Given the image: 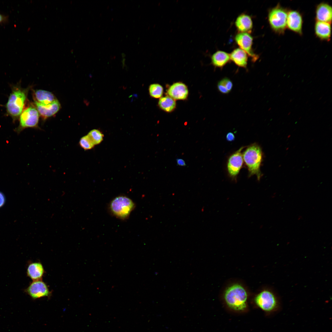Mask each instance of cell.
I'll list each match as a JSON object with an SVG mask.
<instances>
[{"mask_svg":"<svg viewBox=\"0 0 332 332\" xmlns=\"http://www.w3.org/2000/svg\"><path fill=\"white\" fill-rule=\"evenodd\" d=\"M231 59L236 65L246 68L247 65V54L240 48L234 50L230 54Z\"/></svg>","mask_w":332,"mask_h":332,"instance_id":"18","label":"cell"},{"mask_svg":"<svg viewBox=\"0 0 332 332\" xmlns=\"http://www.w3.org/2000/svg\"><path fill=\"white\" fill-rule=\"evenodd\" d=\"M235 40L240 48L251 57L253 61H256L258 59V56L252 51L253 38L250 34L247 33H239L236 35Z\"/></svg>","mask_w":332,"mask_h":332,"instance_id":"8","label":"cell"},{"mask_svg":"<svg viewBox=\"0 0 332 332\" xmlns=\"http://www.w3.org/2000/svg\"><path fill=\"white\" fill-rule=\"evenodd\" d=\"M44 271V267L41 263L34 262L28 265L27 274L33 281L42 280Z\"/></svg>","mask_w":332,"mask_h":332,"instance_id":"17","label":"cell"},{"mask_svg":"<svg viewBox=\"0 0 332 332\" xmlns=\"http://www.w3.org/2000/svg\"><path fill=\"white\" fill-rule=\"evenodd\" d=\"M332 6L327 2H322L318 5L315 9V19L317 21L331 23Z\"/></svg>","mask_w":332,"mask_h":332,"instance_id":"13","label":"cell"},{"mask_svg":"<svg viewBox=\"0 0 332 332\" xmlns=\"http://www.w3.org/2000/svg\"><path fill=\"white\" fill-rule=\"evenodd\" d=\"M5 202V198L3 194L0 192V207H2Z\"/></svg>","mask_w":332,"mask_h":332,"instance_id":"29","label":"cell"},{"mask_svg":"<svg viewBox=\"0 0 332 332\" xmlns=\"http://www.w3.org/2000/svg\"><path fill=\"white\" fill-rule=\"evenodd\" d=\"M235 138L234 134L232 132L228 133L226 136L227 140L229 141L233 140Z\"/></svg>","mask_w":332,"mask_h":332,"instance_id":"28","label":"cell"},{"mask_svg":"<svg viewBox=\"0 0 332 332\" xmlns=\"http://www.w3.org/2000/svg\"><path fill=\"white\" fill-rule=\"evenodd\" d=\"M176 161L177 164L179 166H185L186 165L185 161L182 159L177 158L176 159Z\"/></svg>","mask_w":332,"mask_h":332,"instance_id":"27","label":"cell"},{"mask_svg":"<svg viewBox=\"0 0 332 332\" xmlns=\"http://www.w3.org/2000/svg\"><path fill=\"white\" fill-rule=\"evenodd\" d=\"M254 301L259 308L267 313L277 312L280 309V298L271 289L267 288L261 290L256 295Z\"/></svg>","mask_w":332,"mask_h":332,"instance_id":"2","label":"cell"},{"mask_svg":"<svg viewBox=\"0 0 332 332\" xmlns=\"http://www.w3.org/2000/svg\"><path fill=\"white\" fill-rule=\"evenodd\" d=\"M223 297L227 305L236 311H243L247 307V292L244 287L238 283L228 287L224 292Z\"/></svg>","mask_w":332,"mask_h":332,"instance_id":"1","label":"cell"},{"mask_svg":"<svg viewBox=\"0 0 332 332\" xmlns=\"http://www.w3.org/2000/svg\"><path fill=\"white\" fill-rule=\"evenodd\" d=\"M219 82L226 87L229 92L231 90L233 86V83L229 78L225 77Z\"/></svg>","mask_w":332,"mask_h":332,"instance_id":"25","label":"cell"},{"mask_svg":"<svg viewBox=\"0 0 332 332\" xmlns=\"http://www.w3.org/2000/svg\"><path fill=\"white\" fill-rule=\"evenodd\" d=\"M26 91L20 87L12 89L6 105L8 113L14 120L22 113L26 98Z\"/></svg>","mask_w":332,"mask_h":332,"instance_id":"4","label":"cell"},{"mask_svg":"<svg viewBox=\"0 0 332 332\" xmlns=\"http://www.w3.org/2000/svg\"><path fill=\"white\" fill-rule=\"evenodd\" d=\"M243 147L232 154L228 159L227 168L229 173L232 177H236L239 173L243 163L241 151Z\"/></svg>","mask_w":332,"mask_h":332,"instance_id":"11","label":"cell"},{"mask_svg":"<svg viewBox=\"0 0 332 332\" xmlns=\"http://www.w3.org/2000/svg\"><path fill=\"white\" fill-rule=\"evenodd\" d=\"M4 19L3 16L0 14V23L2 22Z\"/></svg>","mask_w":332,"mask_h":332,"instance_id":"30","label":"cell"},{"mask_svg":"<svg viewBox=\"0 0 332 332\" xmlns=\"http://www.w3.org/2000/svg\"><path fill=\"white\" fill-rule=\"evenodd\" d=\"M135 207V204L131 199L123 196L114 198L109 205L112 213L117 217L123 219L128 218Z\"/></svg>","mask_w":332,"mask_h":332,"instance_id":"6","label":"cell"},{"mask_svg":"<svg viewBox=\"0 0 332 332\" xmlns=\"http://www.w3.org/2000/svg\"><path fill=\"white\" fill-rule=\"evenodd\" d=\"M34 98L35 101L44 105L51 103L57 100L51 92L41 89L35 92Z\"/></svg>","mask_w":332,"mask_h":332,"instance_id":"19","label":"cell"},{"mask_svg":"<svg viewBox=\"0 0 332 332\" xmlns=\"http://www.w3.org/2000/svg\"><path fill=\"white\" fill-rule=\"evenodd\" d=\"M235 25L241 33H249L252 28V21L249 16L243 14L237 18L235 22Z\"/></svg>","mask_w":332,"mask_h":332,"instance_id":"16","label":"cell"},{"mask_svg":"<svg viewBox=\"0 0 332 332\" xmlns=\"http://www.w3.org/2000/svg\"><path fill=\"white\" fill-rule=\"evenodd\" d=\"M26 291L28 294L34 299L49 297L51 294L47 286L42 280L33 281Z\"/></svg>","mask_w":332,"mask_h":332,"instance_id":"9","label":"cell"},{"mask_svg":"<svg viewBox=\"0 0 332 332\" xmlns=\"http://www.w3.org/2000/svg\"><path fill=\"white\" fill-rule=\"evenodd\" d=\"M167 93L175 100H184L187 97L188 91L187 86L181 82H177L171 85L167 90Z\"/></svg>","mask_w":332,"mask_h":332,"instance_id":"12","label":"cell"},{"mask_svg":"<svg viewBox=\"0 0 332 332\" xmlns=\"http://www.w3.org/2000/svg\"><path fill=\"white\" fill-rule=\"evenodd\" d=\"M243 157L248 168L249 176L255 175L259 180L262 176L260 166L262 158L260 147L255 143L251 145L244 152Z\"/></svg>","mask_w":332,"mask_h":332,"instance_id":"3","label":"cell"},{"mask_svg":"<svg viewBox=\"0 0 332 332\" xmlns=\"http://www.w3.org/2000/svg\"><path fill=\"white\" fill-rule=\"evenodd\" d=\"M149 92L150 96L155 98H160L163 93L162 86L158 84H152L149 86Z\"/></svg>","mask_w":332,"mask_h":332,"instance_id":"22","label":"cell"},{"mask_svg":"<svg viewBox=\"0 0 332 332\" xmlns=\"http://www.w3.org/2000/svg\"><path fill=\"white\" fill-rule=\"evenodd\" d=\"M211 59V63L214 66L222 68L229 61L230 54L223 51H218L212 54Z\"/></svg>","mask_w":332,"mask_h":332,"instance_id":"20","label":"cell"},{"mask_svg":"<svg viewBox=\"0 0 332 332\" xmlns=\"http://www.w3.org/2000/svg\"><path fill=\"white\" fill-rule=\"evenodd\" d=\"M79 144L81 147L85 150L90 149L94 145L88 135L83 136L81 138Z\"/></svg>","mask_w":332,"mask_h":332,"instance_id":"24","label":"cell"},{"mask_svg":"<svg viewBox=\"0 0 332 332\" xmlns=\"http://www.w3.org/2000/svg\"><path fill=\"white\" fill-rule=\"evenodd\" d=\"M160 108L167 112H171L176 107L175 100L168 96L161 97L158 103Z\"/></svg>","mask_w":332,"mask_h":332,"instance_id":"21","label":"cell"},{"mask_svg":"<svg viewBox=\"0 0 332 332\" xmlns=\"http://www.w3.org/2000/svg\"><path fill=\"white\" fill-rule=\"evenodd\" d=\"M217 87L219 91L222 93L226 94L229 93L226 87L219 81L217 84Z\"/></svg>","mask_w":332,"mask_h":332,"instance_id":"26","label":"cell"},{"mask_svg":"<svg viewBox=\"0 0 332 332\" xmlns=\"http://www.w3.org/2000/svg\"><path fill=\"white\" fill-rule=\"evenodd\" d=\"M288 10L279 4L271 9L268 14V21L273 30L278 34H283L287 28Z\"/></svg>","mask_w":332,"mask_h":332,"instance_id":"5","label":"cell"},{"mask_svg":"<svg viewBox=\"0 0 332 332\" xmlns=\"http://www.w3.org/2000/svg\"><path fill=\"white\" fill-rule=\"evenodd\" d=\"M39 118V114L35 108L31 106L27 108L20 115L19 124L15 131L18 133L26 128L36 127Z\"/></svg>","mask_w":332,"mask_h":332,"instance_id":"7","label":"cell"},{"mask_svg":"<svg viewBox=\"0 0 332 332\" xmlns=\"http://www.w3.org/2000/svg\"><path fill=\"white\" fill-rule=\"evenodd\" d=\"M35 104L39 114L44 119L54 115L60 108V104L57 99L47 105H42L36 101H35Z\"/></svg>","mask_w":332,"mask_h":332,"instance_id":"14","label":"cell"},{"mask_svg":"<svg viewBox=\"0 0 332 332\" xmlns=\"http://www.w3.org/2000/svg\"><path fill=\"white\" fill-rule=\"evenodd\" d=\"M303 18L300 13L296 10L288 11L287 27L290 30L301 35L302 34Z\"/></svg>","mask_w":332,"mask_h":332,"instance_id":"10","label":"cell"},{"mask_svg":"<svg viewBox=\"0 0 332 332\" xmlns=\"http://www.w3.org/2000/svg\"><path fill=\"white\" fill-rule=\"evenodd\" d=\"M87 135L94 145L100 144L103 140V134L97 129H94L90 131Z\"/></svg>","mask_w":332,"mask_h":332,"instance_id":"23","label":"cell"},{"mask_svg":"<svg viewBox=\"0 0 332 332\" xmlns=\"http://www.w3.org/2000/svg\"><path fill=\"white\" fill-rule=\"evenodd\" d=\"M314 32L316 37L322 41H329L331 38V23L316 21Z\"/></svg>","mask_w":332,"mask_h":332,"instance_id":"15","label":"cell"}]
</instances>
